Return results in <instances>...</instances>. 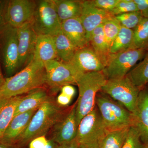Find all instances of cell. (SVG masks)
<instances>
[{"label": "cell", "mask_w": 148, "mask_h": 148, "mask_svg": "<svg viewBox=\"0 0 148 148\" xmlns=\"http://www.w3.org/2000/svg\"><path fill=\"white\" fill-rule=\"evenodd\" d=\"M79 143L75 138L71 142L58 145L56 148H79Z\"/></svg>", "instance_id": "obj_39"}, {"label": "cell", "mask_w": 148, "mask_h": 148, "mask_svg": "<svg viewBox=\"0 0 148 148\" xmlns=\"http://www.w3.org/2000/svg\"><path fill=\"white\" fill-rule=\"evenodd\" d=\"M108 132L99 111L95 107L80 122L76 139L79 145L98 147L99 143Z\"/></svg>", "instance_id": "obj_9"}, {"label": "cell", "mask_w": 148, "mask_h": 148, "mask_svg": "<svg viewBox=\"0 0 148 148\" xmlns=\"http://www.w3.org/2000/svg\"><path fill=\"white\" fill-rule=\"evenodd\" d=\"M73 98L68 95L61 93L56 98V102L59 106L61 107H66L69 106Z\"/></svg>", "instance_id": "obj_36"}, {"label": "cell", "mask_w": 148, "mask_h": 148, "mask_svg": "<svg viewBox=\"0 0 148 148\" xmlns=\"http://www.w3.org/2000/svg\"><path fill=\"white\" fill-rule=\"evenodd\" d=\"M77 127L75 104L52 127L51 139L58 145L71 142L76 137Z\"/></svg>", "instance_id": "obj_13"}, {"label": "cell", "mask_w": 148, "mask_h": 148, "mask_svg": "<svg viewBox=\"0 0 148 148\" xmlns=\"http://www.w3.org/2000/svg\"><path fill=\"white\" fill-rule=\"evenodd\" d=\"M103 71L82 74L77 81L79 88L78 98L76 103V115L78 126L80 122L95 108L98 91L107 82Z\"/></svg>", "instance_id": "obj_3"}, {"label": "cell", "mask_w": 148, "mask_h": 148, "mask_svg": "<svg viewBox=\"0 0 148 148\" xmlns=\"http://www.w3.org/2000/svg\"><path fill=\"white\" fill-rule=\"evenodd\" d=\"M22 95L4 98L0 96V138L14 117Z\"/></svg>", "instance_id": "obj_21"}, {"label": "cell", "mask_w": 148, "mask_h": 148, "mask_svg": "<svg viewBox=\"0 0 148 148\" xmlns=\"http://www.w3.org/2000/svg\"><path fill=\"white\" fill-rule=\"evenodd\" d=\"M79 148H98V147L95 146L86 145H79Z\"/></svg>", "instance_id": "obj_43"}, {"label": "cell", "mask_w": 148, "mask_h": 148, "mask_svg": "<svg viewBox=\"0 0 148 148\" xmlns=\"http://www.w3.org/2000/svg\"><path fill=\"white\" fill-rule=\"evenodd\" d=\"M33 59L44 64L58 59L53 36L47 35H38Z\"/></svg>", "instance_id": "obj_20"}, {"label": "cell", "mask_w": 148, "mask_h": 148, "mask_svg": "<svg viewBox=\"0 0 148 148\" xmlns=\"http://www.w3.org/2000/svg\"><path fill=\"white\" fill-rule=\"evenodd\" d=\"M46 71V84L53 92L61 90L66 85L76 84L82 73L78 72L69 63L58 59L44 64Z\"/></svg>", "instance_id": "obj_8"}, {"label": "cell", "mask_w": 148, "mask_h": 148, "mask_svg": "<svg viewBox=\"0 0 148 148\" xmlns=\"http://www.w3.org/2000/svg\"><path fill=\"white\" fill-rule=\"evenodd\" d=\"M103 31L109 47L118 34L121 26L115 16L108 18L103 24Z\"/></svg>", "instance_id": "obj_29"}, {"label": "cell", "mask_w": 148, "mask_h": 148, "mask_svg": "<svg viewBox=\"0 0 148 148\" xmlns=\"http://www.w3.org/2000/svg\"><path fill=\"white\" fill-rule=\"evenodd\" d=\"M46 84L44 64L33 59L26 67L12 76L5 78L0 88V96L11 98L21 95Z\"/></svg>", "instance_id": "obj_1"}, {"label": "cell", "mask_w": 148, "mask_h": 148, "mask_svg": "<svg viewBox=\"0 0 148 148\" xmlns=\"http://www.w3.org/2000/svg\"><path fill=\"white\" fill-rule=\"evenodd\" d=\"M143 17L148 18V0H134Z\"/></svg>", "instance_id": "obj_35"}, {"label": "cell", "mask_w": 148, "mask_h": 148, "mask_svg": "<svg viewBox=\"0 0 148 148\" xmlns=\"http://www.w3.org/2000/svg\"><path fill=\"white\" fill-rule=\"evenodd\" d=\"M58 59L69 63L73 58L77 49L61 32L53 36Z\"/></svg>", "instance_id": "obj_24"}, {"label": "cell", "mask_w": 148, "mask_h": 148, "mask_svg": "<svg viewBox=\"0 0 148 148\" xmlns=\"http://www.w3.org/2000/svg\"><path fill=\"white\" fill-rule=\"evenodd\" d=\"M0 62L6 78L12 76L18 70L17 29L9 24L0 30Z\"/></svg>", "instance_id": "obj_7"}, {"label": "cell", "mask_w": 148, "mask_h": 148, "mask_svg": "<svg viewBox=\"0 0 148 148\" xmlns=\"http://www.w3.org/2000/svg\"><path fill=\"white\" fill-rule=\"evenodd\" d=\"M147 51L128 49L119 53L111 54L103 73L107 79H115L126 76L138 61L144 58Z\"/></svg>", "instance_id": "obj_10"}, {"label": "cell", "mask_w": 148, "mask_h": 148, "mask_svg": "<svg viewBox=\"0 0 148 148\" xmlns=\"http://www.w3.org/2000/svg\"><path fill=\"white\" fill-rule=\"evenodd\" d=\"M36 7V1L32 0L6 1V23L16 28L30 23Z\"/></svg>", "instance_id": "obj_11"}, {"label": "cell", "mask_w": 148, "mask_h": 148, "mask_svg": "<svg viewBox=\"0 0 148 148\" xmlns=\"http://www.w3.org/2000/svg\"><path fill=\"white\" fill-rule=\"evenodd\" d=\"M17 29L18 70L26 67L33 60L38 35L30 23Z\"/></svg>", "instance_id": "obj_12"}, {"label": "cell", "mask_w": 148, "mask_h": 148, "mask_svg": "<svg viewBox=\"0 0 148 148\" xmlns=\"http://www.w3.org/2000/svg\"><path fill=\"white\" fill-rule=\"evenodd\" d=\"M37 34L54 36L62 32L61 22L52 0L36 1L34 16L30 22Z\"/></svg>", "instance_id": "obj_5"}, {"label": "cell", "mask_w": 148, "mask_h": 148, "mask_svg": "<svg viewBox=\"0 0 148 148\" xmlns=\"http://www.w3.org/2000/svg\"><path fill=\"white\" fill-rule=\"evenodd\" d=\"M0 148H20L15 145H8L0 142Z\"/></svg>", "instance_id": "obj_41"}, {"label": "cell", "mask_w": 148, "mask_h": 148, "mask_svg": "<svg viewBox=\"0 0 148 148\" xmlns=\"http://www.w3.org/2000/svg\"><path fill=\"white\" fill-rule=\"evenodd\" d=\"M61 23L71 18H80L82 13L83 1L52 0Z\"/></svg>", "instance_id": "obj_22"}, {"label": "cell", "mask_w": 148, "mask_h": 148, "mask_svg": "<svg viewBox=\"0 0 148 148\" xmlns=\"http://www.w3.org/2000/svg\"><path fill=\"white\" fill-rule=\"evenodd\" d=\"M95 103L108 132L133 125L132 114L121 104L102 94L97 95Z\"/></svg>", "instance_id": "obj_4"}, {"label": "cell", "mask_w": 148, "mask_h": 148, "mask_svg": "<svg viewBox=\"0 0 148 148\" xmlns=\"http://www.w3.org/2000/svg\"><path fill=\"white\" fill-rule=\"evenodd\" d=\"M58 145L53 140L50 139L49 140L48 144L46 148H56Z\"/></svg>", "instance_id": "obj_40"}, {"label": "cell", "mask_w": 148, "mask_h": 148, "mask_svg": "<svg viewBox=\"0 0 148 148\" xmlns=\"http://www.w3.org/2000/svg\"><path fill=\"white\" fill-rule=\"evenodd\" d=\"M36 111L37 110H35L29 111L14 117L2 137L0 138V142L16 145L27 130Z\"/></svg>", "instance_id": "obj_16"}, {"label": "cell", "mask_w": 148, "mask_h": 148, "mask_svg": "<svg viewBox=\"0 0 148 148\" xmlns=\"http://www.w3.org/2000/svg\"><path fill=\"white\" fill-rule=\"evenodd\" d=\"M130 127L108 132L99 143L98 148H122Z\"/></svg>", "instance_id": "obj_26"}, {"label": "cell", "mask_w": 148, "mask_h": 148, "mask_svg": "<svg viewBox=\"0 0 148 148\" xmlns=\"http://www.w3.org/2000/svg\"><path fill=\"white\" fill-rule=\"evenodd\" d=\"M61 93L73 98L75 94V89L71 85H66L61 88Z\"/></svg>", "instance_id": "obj_38"}, {"label": "cell", "mask_w": 148, "mask_h": 148, "mask_svg": "<svg viewBox=\"0 0 148 148\" xmlns=\"http://www.w3.org/2000/svg\"><path fill=\"white\" fill-rule=\"evenodd\" d=\"M61 108L51 96L36 111L16 145L22 148L34 138L46 136L66 112Z\"/></svg>", "instance_id": "obj_2"}, {"label": "cell", "mask_w": 148, "mask_h": 148, "mask_svg": "<svg viewBox=\"0 0 148 148\" xmlns=\"http://www.w3.org/2000/svg\"><path fill=\"white\" fill-rule=\"evenodd\" d=\"M138 7L134 0H120L119 2L110 13L114 16L123 14L138 11Z\"/></svg>", "instance_id": "obj_32"}, {"label": "cell", "mask_w": 148, "mask_h": 148, "mask_svg": "<svg viewBox=\"0 0 148 148\" xmlns=\"http://www.w3.org/2000/svg\"><path fill=\"white\" fill-rule=\"evenodd\" d=\"M121 27L133 30L140 24L144 17L139 11L115 16Z\"/></svg>", "instance_id": "obj_30"}, {"label": "cell", "mask_w": 148, "mask_h": 148, "mask_svg": "<svg viewBox=\"0 0 148 148\" xmlns=\"http://www.w3.org/2000/svg\"><path fill=\"white\" fill-rule=\"evenodd\" d=\"M129 49L148 50V18L144 17L133 29V40Z\"/></svg>", "instance_id": "obj_28"}, {"label": "cell", "mask_w": 148, "mask_h": 148, "mask_svg": "<svg viewBox=\"0 0 148 148\" xmlns=\"http://www.w3.org/2000/svg\"><path fill=\"white\" fill-rule=\"evenodd\" d=\"M61 30L78 49L89 45L80 18H71L63 21L61 23Z\"/></svg>", "instance_id": "obj_18"}, {"label": "cell", "mask_w": 148, "mask_h": 148, "mask_svg": "<svg viewBox=\"0 0 148 148\" xmlns=\"http://www.w3.org/2000/svg\"><path fill=\"white\" fill-rule=\"evenodd\" d=\"M89 44L105 66H107L111 54L103 31V24L95 28L90 35Z\"/></svg>", "instance_id": "obj_23"}, {"label": "cell", "mask_w": 148, "mask_h": 148, "mask_svg": "<svg viewBox=\"0 0 148 148\" xmlns=\"http://www.w3.org/2000/svg\"><path fill=\"white\" fill-rule=\"evenodd\" d=\"M5 78L4 77L0 68V88L3 86L5 82Z\"/></svg>", "instance_id": "obj_42"}, {"label": "cell", "mask_w": 148, "mask_h": 148, "mask_svg": "<svg viewBox=\"0 0 148 148\" xmlns=\"http://www.w3.org/2000/svg\"><path fill=\"white\" fill-rule=\"evenodd\" d=\"M28 93L27 95L22 96L16 108L14 116L26 112L38 110L51 96L47 90L42 87Z\"/></svg>", "instance_id": "obj_19"}, {"label": "cell", "mask_w": 148, "mask_h": 148, "mask_svg": "<svg viewBox=\"0 0 148 148\" xmlns=\"http://www.w3.org/2000/svg\"><path fill=\"white\" fill-rule=\"evenodd\" d=\"M48 143L49 140L45 136H40L30 142L29 148H46Z\"/></svg>", "instance_id": "obj_34"}, {"label": "cell", "mask_w": 148, "mask_h": 148, "mask_svg": "<svg viewBox=\"0 0 148 148\" xmlns=\"http://www.w3.org/2000/svg\"><path fill=\"white\" fill-rule=\"evenodd\" d=\"M69 64L81 73L103 71L104 64L90 45L78 49Z\"/></svg>", "instance_id": "obj_14"}, {"label": "cell", "mask_w": 148, "mask_h": 148, "mask_svg": "<svg viewBox=\"0 0 148 148\" xmlns=\"http://www.w3.org/2000/svg\"><path fill=\"white\" fill-rule=\"evenodd\" d=\"M126 76L107 80L101 90L118 102L132 114L135 112L140 90Z\"/></svg>", "instance_id": "obj_6"}, {"label": "cell", "mask_w": 148, "mask_h": 148, "mask_svg": "<svg viewBox=\"0 0 148 148\" xmlns=\"http://www.w3.org/2000/svg\"><path fill=\"white\" fill-rule=\"evenodd\" d=\"M144 145L138 128L134 125L130 126L122 148H143Z\"/></svg>", "instance_id": "obj_31"}, {"label": "cell", "mask_w": 148, "mask_h": 148, "mask_svg": "<svg viewBox=\"0 0 148 148\" xmlns=\"http://www.w3.org/2000/svg\"><path fill=\"white\" fill-rule=\"evenodd\" d=\"M127 76L140 89L148 83V50L143 60L129 72Z\"/></svg>", "instance_id": "obj_25"}, {"label": "cell", "mask_w": 148, "mask_h": 148, "mask_svg": "<svg viewBox=\"0 0 148 148\" xmlns=\"http://www.w3.org/2000/svg\"><path fill=\"white\" fill-rule=\"evenodd\" d=\"M5 1L0 0V30L7 24L5 19Z\"/></svg>", "instance_id": "obj_37"}, {"label": "cell", "mask_w": 148, "mask_h": 148, "mask_svg": "<svg viewBox=\"0 0 148 148\" xmlns=\"http://www.w3.org/2000/svg\"><path fill=\"white\" fill-rule=\"evenodd\" d=\"M112 16H114L108 12L95 7L90 1H83L82 13L80 18L86 33L88 43L90 35L95 28Z\"/></svg>", "instance_id": "obj_15"}, {"label": "cell", "mask_w": 148, "mask_h": 148, "mask_svg": "<svg viewBox=\"0 0 148 148\" xmlns=\"http://www.w3.org/2000/svg\"><path fill=\"white\" fill-rule=\"evenodd\" d=\"M133 37V30L121 27L119 33L110 47V54H116L129 49Z\"/></svg>", "instance_id": "obj_27"}, {"label": "cell", "mask_w": 148, "mask_h": 148, "mask_svg": "<svg viewBox=\"0 0 148 148\" xmlns=\"http://www.w3.org/2000/svg\"><path fill=\"white\" fill-rule=\"evenodd\" d=\"M144 145V147L143 148H148V144H145V145Z\"/></svg>", "instance_id": "obj_44"}, {"label": "cell", "mask_w": 148, "mask_h": 148, "mask_svg": "<svg viewBox=\"0 0 148 148\" xmlns=\"http://www.w3.org/2000/svg\"><path fill=\"white\" fill-rule=\"evenodd\" d=\"M90 1L95 7L110 12L115 7L120 0H90Z\"/></svg>", "instance_id": "obj_33"}, {"label": "cell", "mask_w": 148, "mask_h": 148, "mask_svg": "<svg viewBox=\"0 0 148 148\" xmlns=\"http://www.w3.org/2000/svg\"><path fill=\"white\" fill-rule=\"evenodd\" d=\"M133 125L138 128L141 141L148 144V89L140 90L135 112L132 114Z\"/></svg>", "instance_id": "obj_17"}]
</instances>
